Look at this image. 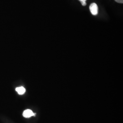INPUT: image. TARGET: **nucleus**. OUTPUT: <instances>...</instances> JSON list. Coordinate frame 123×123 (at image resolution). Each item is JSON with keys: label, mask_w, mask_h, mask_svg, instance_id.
I'll use <instances>...</instances> for the list:
<instances>
[{"label": "nucleus", "mask_w": 123, "mask_h": 123, "mask_svg": "<svg viewBox=\"0 0 123 123\" xmlns=\"http://www.w3.org/2000/svg\"><path fill=\"white\" fill-rule=\"evenodd\" d=\"M89 9L91 13H92V15L96 16L98 14V9L97 5L95 3H92L89 6Z\"/></svg>", "instance_id": "obj_1"}, {"label": "nucleus", "mask_w": 123, "mask_h": 123, "mask_svg": "<svg viewBox=\"0 0 123 123\" xmlns=\"http://www.w3.org/2000/svg\"><path fill=\"white\" fill-rule=\"evenodd\" d=\"M36 113H33V112L30 110H25L23 113V116L25 118H30L32 116H35Z\"/></svg>", "instance_id": "obj_2"}, {"label": "nucleus", "mask_w": 123, "mask_h": 123, "mask_svg": "<svg viewBox=\"0 0 123 123\" xmlns=\"http://www.w3.org/2000/svg\"><path fill=\"white\" fill-rule=\"evenodd\" d=\"M16 90L18 92V93L20 95L23 94L26 92V89L23 87H20L17 88L16 89Z\"/></svg>", "instance_id": "obj_3"}, {"label": "nucleus", "mask_w": 123, "mask_h": 123, "mask_svg": "<svg viewBox=\"0 0 123 123\" xmlns=\"http://www.w3.org/2000/svg\"><path fill=\"white\" fill-rule=\"evenodd\" d=\"M115 1H116L117 2H118L119 3H123V0H115Z\"/></svg>", "instance_id": "obj_4"}, {"label": "nucleus", "mask_w": 123, "mask_h": 123, "mask_svg": "<svg viewBox=\"0 0 123 123\" xmlns=\"http://www.w3.org/2000/svg\"><path fill=\"white\" fill-rule=\"evenodd\" d=\"M81 4L82 5V6H85L87 5L86 2H81Z\"/></svg>", "instance_id": "obj_5"}, {"label": "nucleus", "mask_w": 123, "mask_h": 123, "mask_svg": "<svg viewBox=\"0 0 123 123\" xmlns=\"http://www.w3.org/2000/svg\"><path fill=\"white\" fill-rule=\"evenodd\" d=\"M79 0L81 1V2H86L87 0Z\"/></svg>", "instance_id": "obj_6"}]
</instances>
